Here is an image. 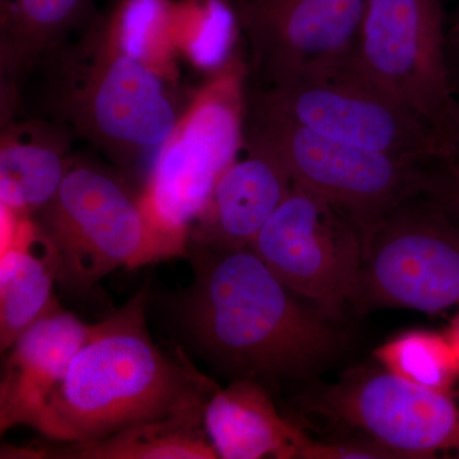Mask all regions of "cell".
I'll return each instance as SVG.
<instances>
[{"mask_svg": "<svg viewBox=\"0 0 459 459\" xmlns=\"http://www.w3.org/2000/svg\"><path fill=\"white\" fill-rule=\"evenodd\" d=\"M195 280L183 318L202 351L240 379L310 373L340 340L252 249L189 244Z\"/></svg>", "mask_w": 459, "mask_h": 459, "instance_id": "6da1fadb", "label": "cell"}, {"mask_svg": "<svg viewBox=\"0 0 459 459\" xmlns=\"http://www.w3.org/2000/svg\"><path fill=\"white\" fill-rule=\"evenodd\" d=\"M146 305L142 290L95 325L32 429L54 442L86 443L207 403L217 385L188 359L160 351Z\"/></svg>", "mask_w": 459, "mask_h": 459, "instance_id": "7a4b0ae2", "label": "cell"}, {"mask_svg": "<svg viewBox=\"0 0 459 459\" xmlns=\"http://www.w3.org/2000/svg\"><path fill=\"white\" fill-rule=\"evenodd\" d=\"M243 78L238 63L208 78L153 157L138 199L156 262L188 255L193 226L210 204L222 172L244 146Z\"/></svg>", "mask_w": 459, "mask_h": 459, "instance_id": "3957f363", "label": "cell"}, {"mask_svg": "<svg viewBox=\"0 0 459 459\" xmlns=\"http://www.w3.org/2000/svg\"><path fill=\"white\" fill-rule=\"evenodd\" d=\"M171 80L134 57L84 39L65 60L56 104L75 131L122 164L153 153L168 141L184 108Z\"/></svg>", "mask_w": 459, "mask_h": 459, "instance_id": "277c9868", "label": "cell"}, {"mask_svg": "<svg viewBox=\"0 0 459 459\" xmlns=\"http://www.w3.org/2000/svg\"><path fill=\"white\" fill-rule=\"evenodd\" d=\"M244 141L282 162L292 183L342 208L362 231L433 188L431 162L329 140L304 126L246 108Z\"/></svg>", "mask_w": 459, "mask_h": 459, "instance_id": "5b68a950", "label": "cell"}, {"mask_svg": "<svg viewBox=\"0 0 459 459\" xmlns=\"http://www.w3.org/2000/svg\"><path fill=\"white\" fill-rule=\"evenodd\" d=\"M333 78L410 108L433 128L442 146L455 95L440 0H367L351 54Z\"/></svg>", "mask_w": 459, "mask_h": 459, "instance_id": "8992f818", "label": "cell"}, {"mask_svg": "<svg viewBox=\"0 0 459 459\" xmlns=\"http://www.w3.org/2000/svg\"><path fill=\"white\" fill-rule=\"evenodd\" d=\"M35 220L66 291L92 289L120 267L156 262L140 199L95 166L74 162L56 197Z\"/></svg>", "mask_w": 459, "mask_h": 459, "instance_id": "52a82bcc", "label": "cell"}, {"mask_svg": "<svg viewBox=\"0 0 459 459\" xmlns=\"http://www.w3.org/2000/svg\"><path fill=\"white\" fill-rule=\"evenodd\" d=\"M259 258L323 316L359 304L364 231L342 208L292 183L252 243Z\"/></svg>", "mask_w": 459, "mask_h": 459, "instance_id": "ba28073f", "label": "cell"}, {"mask_svg": "<svg viewBox=\"0 0 459 459\" xmlns=\"http://www.w3.org/2000/svg\"><path fill=\"white\" fill-rule=\"evenodd\" d=\"M246 108L350 146L443 164L440 142L419 115L343 78L249 89Z\"/></svg>", "mask_w": 459, "mask_h": 459, "instance_id": "9c48e42d", "label": "cell"}, {"mask_svg": "<svg viewBox=\"0 0 459 459\" xmlns=\"http://www.w3.org/2000/svg\"><path fill=\"white\" fill-rule=\"evenodd\" d=\"M249 49L252 89L336 77L367 0H228Z\"/></svg>", "mask_w": 459, "mask_h": 459, "instance_id": "30bf717a", "label": "cell"}, {"mask_svg": "<svg viewBox=\"0 0 459 459\" xmlns=\"http://www.w3.org/2000/svg\"><path fill=\"white\" fill-rule=\"evenodd\" d=\"M412 199L364 232L358 305L439 313L459 304V228Z\"/></svg>", "mask_w": 459, "mask_h": 459, "instance_id": "8fae6325", "label": "cell"}, {"mask_svg": "<svg viewBox=\"0 0 459 459\" xmlns=\"http://www.w3.org/2000/svg\"><path fill=\"white\" fill-rule=\"evenodd\" d=\"M318 409L402 457L459 455V394L412 385L389 371H355L331 386Z\"/></svg>", "mask_w": 459, "mask_h": 459, "instance_id": "7c38bea8", "label": "cell"}, {"mask_svg": "<svg viewBox=\"0 0 459 459\" xmlns=\"http://www.w3.org/2000/svg\"><path fill=\"white\" fill-rule=\"evenodd\" d=\"M93 327L56 303L17 337L5 351L0 382L2 433L33 427Z\"/></svg>", "mask_w": 459, "mask_h": 459, "instance_id": "4fadbf2b", "label": "cell"}, {"mask_svg": "<svg viewBox=\"0 0 459 459\" xmlns=\"http://www.w3.org/2000/svg\"><path fill=\"white\" fill-rule=\"evenodd\" d=\"M244 148L246 155L237 157L217 181L188 246H252L291 190V177L276 156L252 142L244 141Z\"/></svg>", "mask_w": 459, "mask_h": 459, "instance_id": "5bb4252c", "label": "cell"}, {"mask_svg": "<svg viewBox=\"0 0 459 459\" xmlns=\"http://www.w3.org/2000/svg\"><path fill=\"white\" fill-rule=\"evenodd\" d=\"M204 428L219 458H307L314 444L280 415L255 379L217 386L204 409Z\"/></svg>", "mask_w": 459, "mask_h": 459, "instance_id": "9a60e30c", "label": "cell"}, {"mask_svg": "<svg viewBox=\"0 0 459 459\" xmlns=\"http://www.w3.org/2000/svg\"><path fill=\"white\" fill-rule=\"evenodd\" d=\"M56 265L35 220L2 211L0 255V349L7 351L17 337L56 303L53 285Z\"/></svg>", "mask_w": 459, "mask_h": 459, "instance_id": "2e32d148", "label": "cell"}, {"mask_svg": "<svg viewBox=\"0 0 459 459\" xmlns=\"http://www.w3.org/2000/svg\"><path fill=\"white\" fill-rule=\"evenodd\" d=\"M207 404V403H205ZM205 404L132 425L102 439L59 446H3L2 458L216 459L204 428Z\"/></svg>", "mask_w": 459, "mask_h": 459, "instance_id": "e0dca14e", "label": "cell"}, {"mask_svg": "<svg viewBox=\"0 0 459 459\" xmlns=\"http://www.w3.org/2000/svg\"><path fill=\"white\" fill-rule=\"evenodd\" d=\"M59 133L7 126L0 147V205L31 216L56 197L74 160Z\"/></svg>", "mask_w": 459, "mask_h": 459, "instance_id": "ac0fdd59", "label": "cell"}, {"mask_svg": "<svg viewBox=\"0 0 459 459\" xmlns=\"http://www.w3.org/2000/svg\"><path fill=\"white\" fill-rule=\"evenodd\" d=\"M91 0H2L0 63L5 95L14 99L16 82L40 57L86 17Z\"/></svg>", "mask_w": 459, "mask_h": 459, "instance_id": "d6986e66", "label": "cell"}, {"mask_svg": "<svg viewBox=\"0 0 459 459\" xmlns=\"http://www.w3.org/2000/svg\"><path fill=\"white\" fill-rule=\"evenodd\" d=\"M172 5L174 0H111L84 39L141 60L177 82Z\"/></svg>", "mask_w": 459, "mask_h": 459, "instance_id": "ffe728a7", "label": "cell"}, {"mask_svg": "<svg viewBox=\"0 0 459 459\" xmlns=\"http://www.w3.org/2000/svg\"><path fill=\"white\" fill-rule=\"evenodd\" d=\"M240 35L228 0H174L172 49L198 74L213 78L237 65L232 54Z\"/></svg>", "mask_w": 459, "mask_h": 459, "instance_id": "44dd1931", "label": "cell"}, {"mask_svg": "<svg viewBox=\"0 0 459 459\" xmlns=\"http://www.w3.org/2000/svg\"><path fill=\"white\" fill-rule=\"evenodd\" d=\"M385 370L412 385L451 391L459 377L457 359L446 334L425 329L404 332L376 350Z\"/></svg>", "mask_w": 459, "mask_h": 459, "instance_id": "7402d4cb", "label": "cell"}, {"mask_svg": "<svg viewBox=\"0 0 459 459\" xmlns=\"http://www.w3.org/2000/svg\"><path fill=\"white\" fill-rule=\"evenodd\" d=\"M444 164L459 166V99L453 102L442 134Z\"/></svg>", "mask_w": 459, "mask_h": 459, "instance_id": "603a6c76", "label": "cell"}, {"mask_svg": "<svg viewBox=\"0 0 459 459\" xmlns=\"http://www.w3.org/2000/svg\"><path fill=\"white\" fill-rule=\"evenodd\" d=\"M446 56L453 92L459 93V8L451 29L446 32Z\"/></svg>", "mask_w": 459, "mask_h": 459, "instance_id": "cb8c5ba5", "label": "cell"}, {"mask_svg": "<svg viewBox=\"0 0 459 459\" xmlns=\"http://www.w3.org/2000/svg\"><path fill=\"white\" fill-rule=\"evenodd\" d=\"M446 337H448L449 343H451L455 359H457L459 368V314L452 320L451 327H449L448 332H446Z\"/></svg>", "mask_w": 459, "mask_h": 459, "instance_id": "d4e9b609", "label": "cell"}, {"mask_svg": "<svg viewBox=\"0 0 459 459\" xmlns=\"http://www.w3.org/2000/svg\"><path fill=\"white\" fill-rule=\"evenodd\" d=\"M444 166H446L449 177L452 178L453 186H455V199H457V204L459 205V166L453 164H444Z\"/></svg>", "mask_w": 459, "mask_h": 459, "instance_id": "484cf974", "label": "cell"}]
</instances>
